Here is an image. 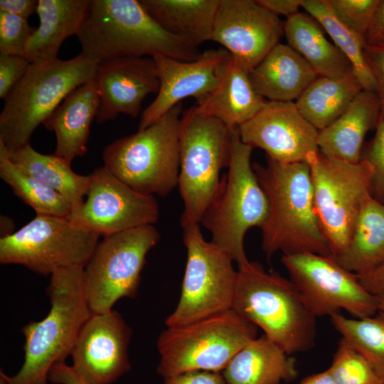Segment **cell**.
<instances>
[{
  "label": "cell",
  "instance_id": "4dcf8cb0",
  "mask_svg": "<svg viewBox=\"0 0 384 384\" xmlns=\"http://www.w3.org/2000/svg\"><path fill=\"white\" fill-rule=\"evenodd\" d=\"M8 154L10 159L23 171L63 195L70 203L72 208L84 201L90 185V176L76 174L71 164L62 158L54 154L39 153L30 143Z\"/></svg>",
  "mask_w": 384,
  "mask_h": 384
},
{
  "label": "cell",
  "instance_id": "ba28073f",
  "mask_svg": "<svg viewBox=\"0 0 384 384\" xmlns=\"http://www.w3.org/2000/svg\"><path fill=\"white\" fill-rule=\"evenodd\" d=\"M232 130L220 119L198 113L193 107L183 113L178 139V187L183 203V228L200 225L219 189L220 171L228 168Z\"/></svg>",
  "mask_w": 384,
  "mask_h": 384
},
{
  "label": "cell",
  "instance_id": "e0dca14e",
  "mask_svg": "<svg viewBox=\"0 0 384 384\" xmlns=\"http://www.w3.org/2000/svg\"><path fill=\"white\" fill-rule=\"evenodd\" d=\"M242 142L260 148L280 163L306 161L319 151V130L300 113L294 102L267 101L238 127Z\"/></svg>",
  "mask_w": 384,
  "mask_h": 384
},
{
  "label": "cell",
  "instance_id": "ac0fdd59",
  "mask_svg": "<svg viewBox=\"0 0 384 384\" xmlns=\"http://www.w3.org/2000/svg\"><path fill=\"white\" fill-rule=\"evenodd\" d=\"M132 330L116 310L92 314L71 353L73 368L89 384H112L131 369Z\"/></svg>",
  "mask_w": 384,
  "mask_h": 384
},
{
  "label": "cell",
  "instance_id": "4fadbf2b",
  "mask_svg": "<svg viewBox=\"0 0 384 384\" xmlns=\"http://www.w3.org/2000/svg\"><path fill=\"white\" fill-rule=\"evenodd\" d=\"M99 237L67 218L36 215L18 230L0 238V262L45 276L63 268H84Z\"/></svg>",
  "mask_w": 384,
  "mask_h": 384
},
{
  "label": "cell",
  "instance_id": "ffe728a7",
  "mask_svg": "<svg viewBox=\"0 0 384 384\" xmlns=\"http://www.w3.org/2000/svg\"><path fill=\"white\" fill-rule=\"evenodd\" d=\"M94 81L99 97L97 124L119 114L137 117L144 98L157 94L159 79L151 57H124L97 64Z\"/></svg>",
  "mask_w": 384,
  "mask_h": 384
},
{
  "label": "cell",
  "instance_id": "83f0119b",
  "mask_svg": "<svg viewBox=\"0 0 384 384\" xmlns=\"http://www.w3.org/2000/svg\"><path fill=\"white\" fill-rule=\"evenodd\" d=\"M220 0H140L166 31L198 47L211 41Z\"/></svg>",
  "mask_w": 384,
  "mask_h": 384
},
{
  "label": "cell",
  "instance_id": "277c9868",
  "mask_svg": "<svg viewBox=\"0 0 384 384\" xmlns=\"http://www.w3.org/2000/svg\"><path fill=\"white\" fill-rule=\"evenodd\" d=\"M232 309L289 355L314 346L316 316L297 286L257 262L238 266Z\"/></svg>",
  "mask_w": 384,
  "mask_h": 384
},
{
  "label": "cell",
  "instance_id": "5bb4252c",
  "mask_svg": "<svg viewBox=\"0 0 384 384\" xmlns=\"http://www.w3.org/2000/svg\"><path fill=\"white\" fill-rule=\"evenodd\" d=\"M281 262L316 317L344 310L359 319L378 311L376 296L333 257L304 252L282 255Z\"/></svg>",
  "mask_w": 384,
  "mask_h": 384
},
{
  "label": "cell",
  "instance_id": "f35d334b",
  "mask_svg": "<svg viewBox=\"0 0 384 384\" xmlns=\"http://www.w3.org/2000/svg\"><path fill=\"white\" fill-rule=\"evenodd\" d=\"M30 62L24 55L0 54V97L4 100L25 75Z\"/></svg>",
  "mask_w": 384,
  "mask_h": 384
},
{
  "label": "cell",
  "instance_id": "484cf974",
  "mask_svg": "<svg viewBox=\"0 0 384 384\" xmlns=\"http://www.w3.org/2000/svg\"><path fill=\"white\" fill-rule=\"evenodd\" d=\"M297 375L294 358L265 334L242 347L223 370L226 384H279Z\"/></svg>",
  "mask_w": 384,
  "mask_h": 384
},
{
  "label": "cell",
  "instance_id": "bcb514c9",
  "mask_svg": "<svg viewBox=\"0 0 384 384\" xmlns=\"http://www.w3.org/2000/svg\"><path fill=\"white\" fill-rule=\"evenodd\" d=\"M257 2L279 16H285L287 18L299 13V8L302 7L303 0H257Z\"/></svg>",
  "mask_w": 384,
  "mask_h": 384
},
{
  "label": "cell",
  "instance_id": "b9f144b4",
  "mask_svg": "<svg viewBox=\"0 0 384 384\" xmlns=\"http://www.w3.org/2000/svg\"><path fill=\"white\" fill-rule=\"evenodd\" d=\"M356 277L368 292L376 297L384 296V262L368 272L356 274Z\"/></svg>",
  "mask_w": 384,
  "mask_h": 384
},
{
  "label": "cell",
  "instance_id": "f546056e",
  "mask_svg": "<svg viewBox=\"0 0 384 384\" xmlns=\"http://www.w3.org/2000/svg\"><path fill=\"white\" fill-rule=\"evenodd\" d=\"M334 259L356 274L384 262V204L371 194L363 203L348 247Z\"/></svg>",
  "mask_w": 384,
  "mask_h": 384
},
{
  "label": "cell",
  "instance_id": "d590c367",
  "mask_svg": "<svg viewBox=\"0 0 384 384\" xmlns=\"http://www.w3.org/2000/svg\"><path fill=\"white\" fill-rule=\"evenodd\" d=\"M337 19L366 43V36L380 0H329Z\"/></svg>",
  "mask_w": 384,
  "mask_h": 384
},
{
  "label": "cell",
  "instance_id": "6da1fadb",
  "mask_svg": "<svg viewBox=\"0 0 384 384\" xmlns=\"http://www.w3.org/2000/svg\"><path fill=\"white\" fill-rule=\"evenodd\" d=\"M269 203L261 227L262 249L268 257L304 252L331 256L317 217L308 162L252 164ZM332 257V256H331Z\"/></svg>",
  "mask_w": 384,
  "mask_h": 384
},
{
  "label": "cell",
  "instance_id": "681fc988",
  "mask_svg": "<svg viewBox=\"0 0 384 384\" xmlns=\"http://www.w3.org/2000/svg\"><path fill=\"white\" fill-rule=\"evenodd\" d=\"M376 297L378 310L384 311V296H378Z\"/></svg>",
  "mask_w": 384,
  "mask_h": 384
},
{
  "label": "cell",
  "instance_id": "44dd1931",
  "mask_svg": "<svg viewBox=\"0 0 384 384\" xmlns=\"http://www.w3.org/2000/svg\"><path fill=\"white\" fill-rule=\"evenodd\" d=\"M267 102L254 89L250 70L230 53L217 85L193 108L220 119L233 130L251 119Z\"/></svg>",
  "mask_w": 384,
  "mask_h": 384
},
{
  "label": "cell",
  "instance_id": "ee69618b",
  "mask_svg": "<svg viewBox=\"0 0 384 384\" xmlns=\"http://www.w3.org/2000/svg\"><path fill=\"white\" fill-rule=\"evenodd\" d=\"M48 380L53 384H89L65 363H57L50 369Z\"/></svg>",
  "mask_w": 384,
  "mask_h": 384
},
{
  "label": "cell",
  "instance_id": "836d02e7",
  "mask_svg": "<svg viewBox=\"0 0 384 384\" xmlns=\"http://www.w3.org/2000/svg\"><path fill=\"white\" fill-rule=\"evenodd\" d=\"M334 328L384 380V311L364 318H348L332 314Z\"/></svg>",
  "mask_w": 384,
  "mask_h": 384
},
{
  "label": "cell",
  "instance_id": "74e56055",
  "mask_svg": "<svg viewBox=\"0 0 384 384\" xmlns=\"http://www.w3.org/2000/svg\"><path fill=\"white\" fill-rule=\"evenodd\" d=\"M361 160L368 162L373 171L371 196L384 204V120L379 118L375 134L365 151Z\"/></svg>",
  "mask_w": 384,
  "mask_h": 384
},
{
  "label": "cell",
  "instance_id": "7dc6e473",
  "mask_svg": "<svg viewBox=\"0 0 384 384\" xmlns=\"http://www.w3.org/2000/svg\"><path fill=\"white\" fill-rule=\"evenodd\" d=\"M299 384H335L329 369L304 378Z\"/></svg>",
  "mask_w": 384,
  "mask_h": 384
},
{
  "label": "cell",
  "instance_id": "5b68a950",
  "mask_svg": "<svg viewBox=\"0 0 384 384\" xmlns=\"http://www.w3.org/2000/svg\"><path fill=\"white\" fill-rule=\"evenodd\" d=\"M97 63L80 53L69 60L30 63L4 99L0 141L8 151L26 144L34 131L75 89L95 76Z\"/></svg>",
  "mask_w": 384,
  "mask_h": 384
},
{
  "label": "cell",
  "instance_id": "9c48e42d",
  "mask_svg": "<svg viewBox=\"0 0 384 384\" xmlns=\"http://www.w3.org/2000/svg\"><path fill=\"white\" fill-rule=\"evenodd\" d=\"M257 334V326L233 309L166 327L157 339V373L164 379L194 370L218 373Z\"/></svg>",
  "mask_w": 384,
  "mask_h": 384
},
{
  "label": "cell",
  "instance_id": "52a82bcc",
  "mask_svg": "<svg viewBox=\"0 0 384 384\" xmlns=\"http://www.w3.org/2000/svg\"><path fill=\"white\" fill-rule=\"evenodd\" d=\"M179 103L154 123L107 145L104 166L137 193L164 197L178 186Z\"/></svg>",
  "mask_w": 384,
  "mask_h": 384
},
{
  "label": "cell",
  "instance_id": "7402d4cb",
  "mask_svg": "<svg viewBox=\"0 0 384 384\" xmlns=\"http://www.w3.org/2000/svg\"><path fill=\"white\" fill-rule=\"evenodd\" d=\"M380 114V102L376 92L363 90L341 117L319 131V151L329 158L359 163L365 136L376 127Z\"/></svg>",
  "mask_w": 384,
  "mask_h": 384
},
{
  "label": "cell",
  "instance_id": "cb8c5ba5",
  "mask_svg": "<svg viewBox=\"0 0 384 384\" xmlns=\"http://www.w3.org/2000/svg\"><path fill=\"white\" fill-rule=\"evenodd\" d=\"M317 77L297 51L281 43L250 71L254 89L267 101L297 100Z\"/></svg>",
  "mask_w": 384,
  "mask_h": 384
},
{
  "label": "cell",
  "instance_id": "7a4b0ae2",
  "mask_svg": "<svg viewBox=\"0 0 384 384\" xmlns=\"http://www.w3.org/2000/svg\"><path fill=\"white\" fill-rule=\"evenodd\" d=\"M81 53L97 64L124 57L164 56L193 61L197 46L163 28L140 0H91L77 36Z\"/></svg>",
  "mask_w": 384,
  "mask_h": 384
},
{
  "label": "cell",
  "instance_id": "4316f807",
  "mask_svg": "<svg viewBox=\"0 0 384 384\" xmlns=\"http://www.w3.org/2000/svg\"><path fill=\"white\" fill-rule=\"evenodd\" d=\"M287 45L297 51L318 76L338 78L353 72L348 58L325 37L318 24L304 14L297 13L284 21Z\"/></svg>",
  "mask_w": 384,
  "mask_h": 384
},
{
  "label": "cell",
  "instance_id": "ab89813d",
  "mask_svg": "<svg viewBox=\"0 0 384 384\" xmlns=\"http://www.w3.org/2000/svg\"><path fill=\"white\" fill-rule=\"evenodd\" d=\"M363 54L380 102V118L384 120V46L365 45Z\"/></svg>",
  "mask_w": 384,
  "mask_h": 384
},
{
  "label": "cell",
  "instance_id": "d4e9b609",
  "mask_svg": "<svg viewBox=\"0 0 384 384\" xmlns=\"http://www.w3.org/2000/svg\"><path fill=\"white\" fill-rule=\"evenodd\" d=\"M39 26L27 43L24 56L30 63L55 60L64 41L79 33L91 0H38Z\"/></svg>",
  "mask_w": 384,
  "mask_h": 384
},
{
  "label": "cell",
  "instance_id": "c3c4849f",
  "mask_svg": "<svg viewBox=\"0 0 384 384\" xmlns=\"http://www.w3.org/2000/svg\"><path fill=\"white\" fill-rule=\"evenodd\" d=\"M1 238L13 234L15 224L14 220L8 216L1 215Z\"/></svg>",
  "mask_w": 384,
  "mask_h": 384
},
{
  "label": "cell",
  "instance_id": "7bdbcfd3",
  "mask_svg": "<svg viewBox=\"0 0 384 384\" xmlns=\"http://www.w3.org/2000/svg\"><path fill=\"white\" fill-rule=\"evenodd\" d=\"M366 45L384 46V0H380L366 36Z\"/></svg>",
  "mask_w": 384,
  "mask_h": 384
},
{
  "label": "cell",
  "instance_id": "d6986e66",
  "mask_svg": "<svg viewBox=\"0 0 384 384\" xmlns=\"http://www.w3.org/2000/svg\"><path fill=\"white\" fill-rule=\"evenodd\" d=\"M230 56L225 48L209 49L193 61L155 56L159 89L154 100L142 112L139 130L148 127L188 97L203 100L217 85Z\"/></svg>",
  "mask_w": 384,
  "mask_h": 384
},
{
  "label": "cell",
  "instance_id": "8992f818",
  "mask_svg": "<svg viewBox=\"0 0 384 384\" xmlns=\"http://www.w3.org/2000/svg\"><path fill=\"white\" fill-rule=\"evenodd\" d=\"M230 159L227 174L221 176L218 193L205 211L201 223L211 233V242L238 265L247 262L244 239L247 231L264 225L269 203L251 164L253 148L232 130Z\"/></svg>",
  "mask_w": 384,
  "mask_h": 384
},
{
  "label": "cell",
  "instance_id": "d6a6232c",
  "mask_svg": "<svg viewBox=\"0 0 384 384\" xmlns=\"http://www.w3.org/2000/svg\"><path fill=\"white\" fill-rule=\"evenodd\" d=\"M302 7L322 26L348 58L363 90L375 92V80L364 58L365 42L337 19L329 0H303Z\"/></svg>",
  "mask_w": 384,
  "mask_h": 384
},
{
  "label": "cell",
  "instance_id": "2e32d148",
  "mask_svg": "<svg viewBox=\"0 0 384 384\" xmlns=\"http://www.w3.org/2000/svg\"><path fill=\"white\" fill-rule=\"evenodd\" d=\"M283 35L284 21L257 0L219 1L211 41L222 45L250 71Z\"/></svg>",
  "mask_w": 384,
  "mask_h": 384
},
{
  "label": "cell",
  "instance_id": "f6af8a7d",
  "mask_svg": "<svg viewBox=\"0 0 384 384\" xmlns=\"http://www.w3.org/2000/svg\"><path fill=\"white\" fill-rule=\"evenodd\" d=\"M38 4V1L36 0H1L0 11L28 19L37 12Z\"/></svg>",
  "mask_w": 384,
  "mask_h": 384
},
{
  "label": "cell",
  "instance_id": "e575fe53",
  "mask_svg": "<svg viewBox=\"0 0 384 384\" xmlns=\"http://www.w3.org/2000/svg\"><path fill=\"white\" fill-rule=\"evenodd\" d=\"M328 369L335 384H384L370 364L342 338Z\"/></svg>",
  "mask_w": 384,
  "mask_h": 384
},
{
  "label": "cell",
  "instance_id": "30bf717a",
  "mask_svg": "<svg viewBox=\"0 0 384 384\" xmlns=\"http://www.w3.org/2000/svg\"><path fill=\"white\" fill-rule=\"evenodd\" d=\"M160 234L147 225L105 235L83 268L82 282L92 314H105L124 297L134 298L147 253Z\"/></svg>",
  "mask_w": 384,
  "mask_h": 384
},
{
  "label": "cell",
  "instance_id": "603a6c76",
  "mask_svg": "<svg viewBox=\"0 0 384 384\" xmlns=\"http://www.w3.org/2000/svg\"><path fill=\"white\" fill-rule=\"evenodd\" d=\"M98 108L94 80L79 86L63 100L43 124L55 134V156L71 164L75 157L85 155L90 125Z\"/></svg>",
  "mask_w": 384,
  "mask_h": 384
},
{
  "label": "cell",
  "instance_id": "9a60e30c",
  "mask_svg": "<svg viewBox=\"0 0 384 384\" xmlns=\"http://www.w3.org/2000/svg\"><path fill=\"white\" fill-rule=\"evenodd\" d=\"M89 176L84 201L68 218L75 225L105 236L158 221L154 196L136 192L104 166Z\"/></svg>",
  "mask_w": 384,
  "mask_h": 384
},
{
  "label": "cell",
  "instance_id": "3957f363",
  "mask_svg": "<svg viewBox=\"0 0 384 384\" xmlns=\"http://www.w3.org/2000/svg\"><path fill=\"white\" fill-rule=\"evenodd\" d=\"M82 267L58 270L46 289L50 302L47 316L22 328L24 361L8 376L0 370V384H48L50 369L71 355L80 329L92 314L84 291Z\"/></svg>",
  "mask_w": 384,
  "mask_h": 384
},
{
  "label": "cell",
  "instance_id": "60d3db41",
  "mask_svg": "<svg viewBox=\"0 0 384 384\" xmlns=\"http://www.w3.org/2000/svg\"><path fill=\"white\" fill-rule=\"evenodd\" d=\"M164 384H226L223 376L217 372L189 371L164 379Z\"/></svg>",
  "mask_w": 384,
  "mask_h": 384
},
{
  "label": "cell",
  "instance_id": "7c38bea8",
  "mask_svg": "<svg viewBox=\"0 0 384 384\" xmlns=\"http://www.w3.org/2000/svg\"><path fill=\"white\" fill-rule=\"evenodd\" d=\"M183 229L186 265L178 303L166 327L186 325L232 309L237 270L232 259L205 240L200 225Z\"/></svg>",
  "mask_w": 384,
  "mask_h": 384
},
{
  "label": "cell",
  "instance_id": "8fae6325",
  "mask_svg": "<svg viewBox=\"0 0 384 384\" xmlns=\"http://www.w3.org/2000/svg\"><path fill=\"white\" fill-rule=\"evenodd\" d=\"M308 164L317 217L336 258L348 247L363 203L371 194L372 168L363 160L351 164L320 151L311 154Z\"/></svg>",
  "mask_w": 384,
  "mask_h": 384
},
{
  "label": "cell",
  "instance_id": "f1b7e54d",
  "mask_svg": "<svg viewBox=\"0 0 384 384\" xmlns=\"http://www.w3.org/2000/svg\"><path fill=\"white\" fill-rule=\"evenodd\" d=\"M363 90L354 72L338 78L318 76L294 102L302 115L321 131L341 117Z\"/></svg>",
  "mask_w": 384,
  "mask_h": 384
},
{
  "label": "cell",
  "instance_id": "1f68e13d",
  "mask_svg": "<svg viewBox=\"0 0 384 384\" xmlns=\"http://www.w3.org/2000/svg\"><path fill=\"white\" fill-rule=\"evenodd\" d=\"M0 176L16 196L35 210L36 215L68 218L72 210L70 203L60 193L14 164L1 141Z\"/></svg>",
  "mask_w": 384,
  "mask_h": 384
},
{
  "label": "cell",
  "instance_id": "8d00e7d4",
  "mask_svg": "<svg viewBox=\"0 0 384 384\" xmlns=\"http://www.w3.org/2000/svg\"><path fill=\"white\" fill-rule=\"evenodd\" d=\"M34 31L26 18L0 11V54L24 55Z\"/></svg>",
  "mask_w": 384,
  "mask_h": 384
}]
</instances>
